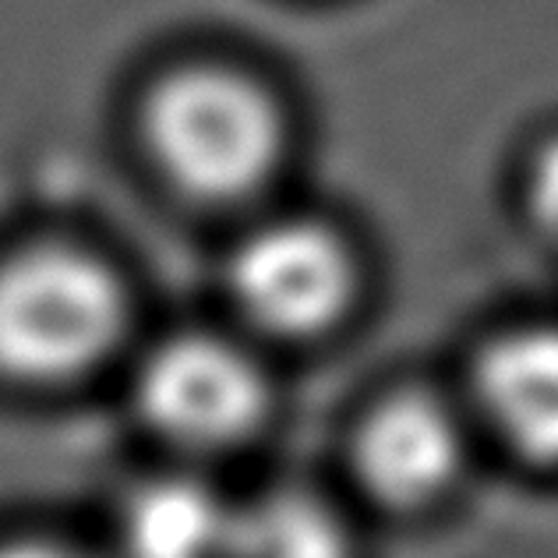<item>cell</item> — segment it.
<instances>
[{
	"label": "cell",
	"instance_id": "1",
	"mask_svg": "<svg viewBox=\"0 0 558 558\" xmlns=\"http://www.w3.org/2000/svg\"><path fill=\"white\" fill-rule=\"evenodd\" d=\"M145 145L163 178L198 202H244L287 156V113L255 75L230 64H184L142 107Z\"/></svg>",
	"mask_w": 558,
	"mask_h": 558
},
{
	"label": "cell",
	"instance_id": "2",
	"mask_svg": "<svg viewBox=\"0 0 558 558\" xmlns=\"http://www.w3.org/2000/svg\"><path fill=\"white\" fill-rule=\"evenodd\" d=\"M128 329V293L107 262L39 244L0 262V375L61 386L99 368Z\"/></svg>",
	"mask_w": 558,
	"mask_h": 558
},
{
	"label": "cell",
	"instance_id": "3",
	"mask_svg": "<svg viewBox=\"0 0 558 558\" xmlns=\"http://www.w3.org/2000/svg\"><path fill=\"white\" fill-rule=\"evenodd\" d=\"M135 400L149 428L184 449H233L269 414V378L241 347L187 332L159 343L138 372Z\"/></svg>",
	"mask_w": 558,
	"mask_h": 558
},
{
	"label": "cell",
	"instance_id": "4",
	"mask_svg": "<svg viewBox=\"0 0 558 558\" xmlns=\"http://www.w3.org/2000/svg\"><path fill=\"white\" fill-rule=\"evenodd\" d=\"M357 290L354 255L318 219H272L238 244L230 293L258 329L307 340L347 315Z\"/></svg>",
	"mask_w": 558,
	"mask_h": 558
},
{
	"label": "cell",
	"instance_id": "5",
	"mask_svg": "<svg viewBox=\"0 0 558 558\" xmlns=\"http://www.w3.org/2000/svg\"><path fill=\"white\" fill-rule=\"evenodd\" d=\"M354 463L378 502L417 509L449 492L463 466V435L428 392H400L364 417Z\"/></svg>",
	"mask_w": 558,
	"mask_h": 558
},
{
	"label": "cell",
	"instance_id": "6",
	"mask_svg": "<svg viewBox=\"0 0 558 558\" xmlns=\"http://www.w3.org/2000/svg\"><path fill=\"white\" fill-rule=\"evenodd\" d=\"M477 400L523 460L558 466V326L517 329L484 347Z\"/></svg>",
	"mask_w": 558,
	"mask_h": 558
},
{
	"label": "cell",
	"instance_id": "7",
	"mask_svg": "<svg viewBox=\"0 0 558 558\" xmlns=\"http://www.w3.org/2000/svg\"><path fill=\"white\" fill-rule=\"evenodd\" d=\"M238 517L195 481H153L124 509L128 558H233Z\"/></svg>",
	"mask_w": 558,
	"mask_h": 558
},
{
	"label": "cell",
	"instance_id": "8",
	"mask_svg": "<svg viewBox=\"0 0 558 558\" xmlns=\"http://www.w3.org/2000/svg\"><path fill=\"white\" fill-rule=\"evenodd\" d=\"M233 558H350L329 509L307 498H276L238 517Z\"/></svg>",
	"mask_w": 558,
	"mask_h": 558
},
{
	"label": "cell",
	"instance_id": "9",
	"mask_svg": "<svg viewBox=\"0 0 558 558\" xmlns=\"http://www.w3.org/2000/svg\"><path fill=\"white\" fill-rule=\"evenodd\" d=\"M531 209L541 227L558 230V138L541 145L531 167Z\"/></svg>",
	"mask_w": 558,
	"mask_h": 558
},
{
	"label": "cell",
	"instance_id": "10",
	"mask_svg": "<svg viewBox=\"0 0 558 558\" xmlns=\"http://www.w3.org/2000/svg\"><path fill=\"white\" fill-rule=\"evenodd\" d=\"M0 558H93V555L57 545V541H14V545H0Z\"/></svg>",
	"mask_w": 558,
	"mask_h": 558
}]
</instances>
